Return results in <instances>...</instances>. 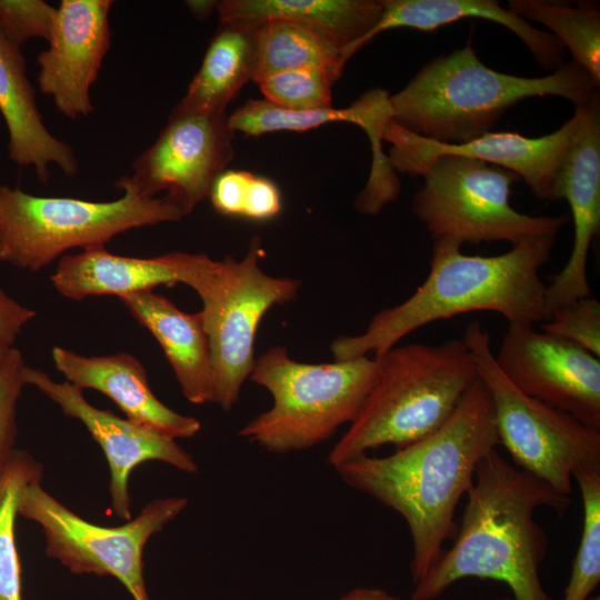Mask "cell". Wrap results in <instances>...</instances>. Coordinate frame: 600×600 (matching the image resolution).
Instances as JSON below:
<instances>
[{
    "label": "cell",
    "instance_id": "cell-2",
    "mask_svg": "<svg viewBox=\"0 0 600 600\" xmlns=\"http://www.w3.org/2000/svg\"><path fill=\"white\" fill-rule=\"evenodd\" d=\"M570 504L569 496L490 451L476 468L453 544L414 583L411 600H434L466 578L504 582L513 600H554L540 581L548 539L534 512L547 507L562 516Z\"/></svg>",
    "mask_w": 600,
    "mask_h": 600
},
{
    "label": "cell",
    "instance_id": "cell-11",
    "mask_svg": "<svg viewBox=\"0 0 600 600\" xmlns=\"http://www.w3.org/2000/svg\"><path fill=\"white\" fill-rule=\"evenodd\" d=\"M259 237H253L241 260L226 256L196 291L208 336L216 403L230 410L253 370L254 341L260 321L274 306L296 299L299 282L264 273Z\"/></svg>",
    "mask_w": 600,
    "mask_h": 600
},
{
    "label": "cell",
    "instance_id": "cell-41",
    "mask_svg": "<svg viewBox=\"0 0 600 600\" xmlns=\"http://www.w3.org/2000/svg\"><path fill=\"white\" fill-rule=\"evenodd\" d=\"M143 600H150V599L148 598V599H143Z\"/></svg>",
    "mask_w": 600,
    "mask_h": 600
},
{
    "label": "cell",
    "instance_id": "cell-40",
    "mask_svg": "<svg viewBox=\"0 0 600 600\" xmlns=\"http://www.w3.org/2000/svg\"><path fill=\"white\" fill-rule=\"evenodd\" d=\"M498 600H513V599L508 597V598H500Z\"/></svg>",
    "mask_w": 600,
    "mask_h": 600
},
{
    "label": "cell",
    "instance_id": "cell-4",
    "mask_svg": "<svg viewBox=\"0 0 600 600\" xmlns=\"http://www.w3.org/2000/svg\"><path fill=\"white\" fill-rule=\"evenodd\" d=\"M542 96L581 107L599 99V84L573 60L546 77L502 73L482 63L468 43L432 59L401 91L387 94L382 114L426 139L458 144L490 132L520 100Z\"/></svg>",
    "mask_w": 600,
    "mask_h": 600
},
{
    "label": "cell",
    "instance_id": "cell-36",
    "mask_svg": "<svg viewBox=\"0 0 600 600\" xmlns=\"http://www.w3.org/2000/svg\"><path fill=\"white\" fill-rule=\"evenodd\" d=\"M37 316L0 288V354L14 348L22 329Z\"/></svg>",
    "mask_w": 600,
    "mask_h": 600
},
{
    "label": "cell",
    "instance_id": "cell-31",
    "mask_svg": "<svg viewBox=\"0 0 600 600\" xmlns=\"http://www.w3.org/2000/svg\"><path fill=\"white\" fill-rule=\"evenodd\" d=\"M540 327L600 358V303L596 298H579L554 309Z\"/></svg>",
    "mask_w": 600,
    "mask_h": 600
},
{
    "label": "cell",
    "instance_id": "cell-6",
    "mask_svg": "<svg viewBox=\"0 0 600 600\" xmlns=\"http://www.w3.org/2000/svg\"><path fill=\"white\" fill-rule=\"evenodd\" d=\"M376 368L368 356L316 364L296 361L284 347H271L256 359L250 380L269 391L272 406L238 436L280 454L320 444L357 417Z\"/></svg>",
    "mask_w": 600,
    "mask_h": 600
},
{
    "label": "cell",
    "instance_id": "cell-29",
    "mask_svg": "<svg viewBox=\"0 0 600 600\" xmlns=\"http://www.w3.org/2000/svg\"><path fill=\"white\" fill-rule=\"evenodd\" d=\"M331 122H352L350 108L293 110L266 99H248L228 116L233 132L258 137L278 131H308Z\"/></svg>",
    "mask_w": 600,
    "mask_h": 600
},
{
    "label": "cell",
    "instance_id": "cell-22",
    "mask_svg": "<svg viewBox=\"0 0 600 600\" xmlns=\"http://www.w3.org/2000/svg\"><path fill=\"white\" fill-rule=\"evenodd\" d=\"M382 2L374 0H222L220 21H284L319 33L352 56L379 22Z\"/></svg>",
    "mask_w": 600,
    "mask_h": 600
},
{
    "label": "cell",
    "instance_id": "cell-24",
    "mask_svg": "<svg viewBox=\"0 0 600 600\" xmlns=\"http://www.w3.org/2000/svg\"><path fill=\"white\" fill-rule=\"evenodd\" d=\"M260 22L222 20L202 63L178 104L204 112H226L237 92L253 79Z\"/></svg>",
    "mask_w": 600,
    "mask_h": 600
},
{
    "label": "cell",
    "instance_id": "cell-15",
    "mask_svg": "<svg viewBox=\"0 0 600 600\" xmlns=\"http://www.w3.org/2000/svg\"><path fill=\"white\" fill-rule=\"evenodd\" d=\"M24 380L27 386L36 387L57 403L66 416L79 420L101 447L110 472V508L118 518H131L129 479L139 464L161 461L183 472L198 471L193 457L176 439L92 406L82 390L70 382H57L44 371L28 366L24 368Z\"/></svg>",
    "mask_w": 600,
    "mask_h": 600
},
{
    "label": "cell",
    "instance_id": "cell-12",
    "mask_svg": "<svg viewBox=\"0 0 600 600\" xmlns=\"http://www.w3.org/2000/svg\"><path fill=\"white\" fill-rule=\"evenodd\" d=\"M233 131L227 112H204L177 104L156 141L116 181L143 198H163L183 217L206 198L233 158Z\"/></svg>",
    "mask_w": 600,
    "mask_h": 600
},
{
    "label": "cell",
    "instance_id": "cell-13",
    "mask_svg": "<svg viewBox=\"0 0 600 600\" xmlns=\"http://www.w3.org/2000/svg\"><path fill=\"white\" fill-rule=\"evenodd\" d=\"M494 359L522 393L600 430V358L533 324L509 323Z\"/></svg>",
    "mask_w": 600,
    "mask_h": 600
},
{
    "label": "cell",
    "instance_id": "cell-16",
    "mask_svg": "<svg viewBox=\"0 0 600 600\" xmlns=\"http://www.w3.org/2000/svg\"><path fill=\"white\" fill-rule=\"evenodd\" d=\"M110 0H62L48 40L39 53L40 90L57 109L77 120L93 111L90 89L110 48Z\"/></svg>",
    "mask_w": 600,
    "mask_h": 600
},
{
    "label": "cell",
    "instance_id": "cell-27",
    "mask_svg": "<svg viewBox=\"0 0 600 600\" xmlns=\"http://www.w3.org/2000/svg\"><path fill=\"white\" fill-rule=\"evenodd\" d=\"M42 473V464L19 449L14 450L0 473V600H23L16 519L24 488L41 480Z\"/></svg>",
    "mask_w": 600,
    "mask_h": 600
},
{
    "label": "cell",
    "instance_id": "cell-38",
    "mask_svg": "<svg viewBox=\"0 0 600 600\" xmlns=\"http://www.w3.org/2000/svg\"><path fill=\"white\" fill-rule=\"evenodd\" d=\"M190 12L198 19H204L213 9H216L217 1L210 0H192L186 1Z\"/></svg>",
    "mask_w": 600,
    "mask_h": 600
},
{
    "label": "cell",
    "instance_id": "cell-30",
    "mask_svg": "<svg viewBox=\"0 0 600 600\" xmlns=\"http://www.w3.org/2000/svg\"><path fill=\"white\" fill-rule=\"evenodd\" d=\"M340 73L321 68H303L272 74L258 84L264 99L293 110L332 107V87Z\"/></svg>",
    "mask_w": 600,
    "mask_h": 600
},
{
    "label": "cell",
    "instance_id": "cell-3",
    "mask_svg": "<svg viewBox=\"0 0 600 600\" xmlns=\"http://www.w3.org/2000/svg\"><path fill=\"white\" fill-rule=\"evenodd\" d=\"M556 236L512 244L498 256H468L452 238L433 240L430 271L398 306L377 312L362 333L340 336L331 343L334 360L384 353L412 331L433 321L471 311H493L509 323L550 319L540 268L549 260Z\"/></svg>",
    "mask_w": 600,
    "mask_h": 600
},
{
    "label": "cell",
    "instance_id": "cell-14",
    "mask_svg": "<svg viewBox=\"0 0 600 600\" xmlns=\"http://www.w3.org/2000/svg\"><path fill=\"white\" fill-rule=\"evenodd\" d=\"M589 104L576 107L573 117L561 128L538 138L490 131L464 143L449 144L388 122L382 130V140L391 144L388 160L392 169L401 173L422 176L436 158L462 156L510 170L524 180L537 198L553 201L558 170L583 126Z\"/></svg>",
    "mask_w": 600,
    "mask_h": 600
},
{
    "label": "cell",
    "instance_id": "cell-1",
    "mask_svg": "<svg viewBox=\"0 0 600 600\" xmlns=\"http://www.w3.org/2000/svg\"><path fill=\"white\" fill-rule=\"evenodd\" d=\"M498 444L491 396L478 376L450 418L431 434L390 456L362 454L334 470L347 486L404 519L416 583L456 534L457 507L473 484L477 466Z\"/></svg>",
    "mask_w": 600,
    "mask_h": 600
},
{
    "label": "cell",
    "instance_id": "cell-8",
    "mask_svg": "<svg viewBox=\"0 0 600 600\" xmlns=\"http://www.w3.org/2000/svg\"><path fill=\"white\" fill-rule=\"evenodd\" d=\"M461 340L490 392L499 444L519 469L570 497L574 470L600 467V430L518 390L497 364L480 322L471 321Z\"/></svg>",
    "mask_w": 600,
    "mask_h": 600
},
{
    "label": "cell",
    "instance_id": "cell-39",
    "mask_svg": "<svg viewBox=\"0 0 600 600\" xmlns=\"http://www.w3.org/2000/svg\"><path fill=\"white\" fill-rule=\"evenodd\" d=\"M587 600H600L599 596H590Z\"/></svg>",
    "mask_w": 600,
    "mask_h": 600
},
{
    "label": "cell",
    "instance_id": "cell-25",
    "mask_svg": "<svg viewBox=\"0 0 600 600\" xmlns=\"http://www.w3.org/2000/svg\"><path fill=\"white\" fill-rule=\"evenodd\" d=\"M351 54L346 48L301 26L284 21L261 22L252 81L288 70L321 68L342 74Z\"/></svg>",
    "mask_w": 600,
    "mask_h": 600
},
{
    "label": "cell",
    "instance_id": "cell-17",
    "mask_svg": "<svg viewBox=\"0 0 600 600\" xmlns=\"http://www.w3.org/2000/svg\"><path fill=\"white\" fill-rule=\"evenodd\" d=\"M217 266L218 261L204 253L170 252L133 258L117 256L99 246L62 256L50 280L54 290L69 300L107 294L120 299L177 283L197 291Z\"/></svg>",
    "mask_w": 600,
    "mask_h": 600
},
{
    "label": "cell",
    "instance_id": "cell-9",
    "mask_svg": "<svg viewBox=\"0 0 600 600\" xmlns=\"http://www.w3.org/2000/svg\"><path fill=\"white\" fill-rule=\"evenodd\" d=\"M423 186L411 201L412 213L424 223L433 240L452 238L469 243L557 236L568 216L534 217L510 204L514 172L484 161L444 154L422 173Z\"/></svg>",
    "mask_w": 600,
    "mask_h": 600
},
{
    "label": "cell",
    "instance_id": "cell-34",
    "mask_svg": "<svg viewBox=\"0 0 600 600\" xmlns=\"http://www.w3.org/2000/svg\"><path fill=\"white\" fill-rule=\"evenodd\" d=\"M252 172L224 170L214 180L209 198L213 209L221 216L241 218Z\"/></svg>",
    "mask_w": 600,
    "mask_h": 600
},
{
    "label": "cell",
    "instance_id": "cell-5",
    "mask_svg": "<svg viewBox=\"0 0 600 600\" xmlns=\"http://www.w3.org/2000/svg\"><path fill=\"white\" fill-rule=\"evenodd\" d=\"M373 383L353 421L333 446V469L369 450L413 443L439 429L478 377L461 339L392 347L374 358Z\"/></svg>",
    "mask_w": 600,
    "mask_h": 600
},
{
    "label": "cell",
    "instance_id": "cell-20",
    "mask_svg": "<svg viewBox=\"0 0 600 600\" xmlns=\"http://www.w3.org/2000/svg\"><path fill=\"white\" fill-rule=\"evenodd\" d=\"M0 113L6 123L11 161L32 167L42 183L50 177V164L67 176L78 172L72 148L50 133L36 100V91L27 74L21 47L0 31Z\"/></svg>",
    "mask_w": 600,
    "mask_h": 600
},
{
    "label": "cell",
    "instance_id": "cell-33",
    "mask_svg": "<svg viewBox=\"0 0 600 600\" xmlns=\"http://www.w3.org/2000/svg\"><path fill=\"white\" fill-rule=\"evenodd\" d=\"M57 8L42 0H0V31L14 44L49 40Z\"/></svg>",
    "mask_w": 600,
    "mask_h": 600
},
{
    "label": "cell",
    "instance_id": "cell-32",
    "mask_svg": "<svg viewBox=\"0 0 600 600\" xmlns=\"http://www.w3.org/2000/svg\"><path fill=\"white\" fill-rule=\"evenodd\" d=\"M24 368L16 347L0 354V473L16 450L17 408L27 386Z\"/></svg>",
    "mask_w": 600,
    "mask_h": 600
},
{
    "label": "cell",
    "instance_id": "cell-10",
    "mask_svg": "<svg viewBox=\"0 0 600 600\" xmlns=\"http://www.w3.org/2000/svg\"><path fill=\"white\" fill-rule=\"evenodd\" d=\"M187 506L183 497L159 498L124 524L104 527L78 516L36 480L24 488L18 516L40 526L49 558L72 573L112 577L133 600H143L149 598L143 579L144 547Z\"/></svg>",
    "mask_w": 600,
    "mask_h": 600
},
{
    "label": "cell",
    "instance_id": "cell-37",
    "mask_svg": "<svg viewBox=\"0 0 600 600\" xmlns=\"http://www.w3.org/2000/svg\"><path fill=\"white\" fill-rule=\"evenodd\" d=\"M340 600H400L394 594L381 588L358 587L346 594Z\"/></svg>",
    "mask_w": 600,
    "mask_h": 600
},
{
    "label": "cell",
    "instance_id": "cell-23",
    "mask_svg": "<svg viewBox=\"0 0 600 600\" xmlns=\"http://www.w3.org/2000/svg\"><path fill=\"white\" fill-rule=\"evenodd\" d=\"M382 14L366 38L394 28H412L424 32L463 18H479L499 23L516 33L533 58L546 70L563 63L564 47L550 32L541 31L493 0H381Z\"/></svg>",
    "mask_w": 600,
    "mask_h": 600
},
{
    "label": "cell",
    "instance_id": "cell-35",
    "mask_svg": "<svg viewBox=\"0 0 600 600\" xmlns=\"http://www.w3.org/2000/svg\"><path fill=\"white\" fill-rule=\"evenodd\" d=\"M282 210V194L274 181L253 174L247 192L242 216L247 220L267 221Z\"/></svg>",
    "mask_w": 600,
    "mask_h": 600
},
{
    "label": "cell",
    "instance_id": "cell-21",
    "mask_svg": "<svg viewBox=\"0 0 600 600\" xmlns=\"http://www.w3.org/2000/svg\"><path fill=\"white\" fill-rule=\"evenodd\" d=\"M120 300L158 341L187 400L194 404L216 403L210 346L200 311L183 312L153 291Z\"/></svg>",
    "mask_w": 600,
    "mask_h": 600
},
{
    "label": "cell",
    "instance_id": "cell-19",
    "mask_svg": "<svg viewBox=\"0 0 600 600\" xmlns=\"http://www.w3.org/2000/svg\"><path fill=\"white\" fill-rule=\"evenodd\" d=\"M56 368L66 381L110 398L131 422L172 439L191 438L201 422L162 403L152 392L142 363L132 354L86 357L56 346Z\"/></svg>",
    "mask_w": 600,
    "mask_h": 600
},
{
    "label": "cell",
    "instance_id": "cell-28",
    "mask_svg": "<svg viewBox=\"0 0 600 600\" xmlns=\"http://www.w3.org/2000/svg\"><path fill=\"white\" fill-rule=\"evenodd\" d=\"M573 479L581 493L583 522L563 600H587L600 582V467H579Z\"/></svg>",
    "mask_w": 600,
    "mask_h": 600
},
{
    "label": "cell",
    "instance_id": "cell-26",
    "mask_svg": "<svg viewBox=\"0 0 600 600\" xmlns=\"http://www.w3.org/2000/svg\"><path fill=\"white\" fill-rule=\"evenodd\" d=\"M508 10L526 21L546 26L572 60L581 66L600 86V11L594 3L577 7L543 0H510Z\"/></svg>",
    "mask_w": 600,
    "mask_h": 600
},
{
    "label": "cell",
    "instance_id": "cell-7",
    "mask_svg": "<svg viewBox=\"0 0 600 600\" xmlns=\"http://www.w3.org/2000/svg\"><path fill=\"white\" fill-rule=\"evenodd\" d=\"M121 190L117 200L90 201L0 186V263L37 272L67 250L104 246L122 232L183 218L163 197Z\"/></svg>",
    "mask_w": 600,
    "mask_h": 600
},
{
    "label": "cell",
    "instance_id": "cell-18",
    "mask_svg": "<svg viewBox=\"0 0 600 600\" xmlns=\"http://www.w3.org/2000/svg\"><path fill=\"white\" fill-rule=\"evenodd\" d=\"M566 199L571 210L574 239L568 262L546 287L551 312L579 298L591 296L587 277L589 248L600 230V103L588 107L581 130L558 170L553 201Z\"/></svg>",
    "mask_w": 600,
    "mask_h": 600
}]
</instances>
